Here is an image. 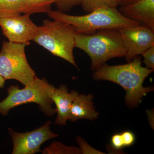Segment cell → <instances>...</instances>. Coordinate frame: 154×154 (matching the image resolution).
I'll return each instance as SVG.
<instances>
[{
  "mask_svg": "<svg viewBox=\"0 0 154 154\" xmlns=\"http://www.w3.org/2000/svg\"><path fill=\"white\" fill-rule=\"evenodd\" d=\"M141 58L136 57L125 64L109 65L106 63L94 71V81H107L119 85L125 92V101L129 108H135L144 97L154 91L152 87H144L145 80L154 70L142 66Z\"/></svg>",
  "mask_w": 154,
  "mask_h": 154,
  "instance_id": "cell-1",
  "label": "cell"
},
{
  "mask_svg": "<svg viewBox=\"0 0 154 154\" xmlns=\"http://www.w3.org/2000/svg\"><path fill=\"white\" fill-rule=\"evenodd\" d=\"M75 39V48L83 51L91 58V68L94 71L111 59L125 55L118 29L99 30L91 34L76 33Z\"/></svg>",
  "mask_w": 154,
  "mask_h": 154,
  "instance_id": "cell-2",
  "label": "cell"
},
{
  "mask_svg": "<svg viewBox=\"0 0 154 154\" xmlns=\"http://www.w3.org/2000/svg\"><path fill=\"white\" fill-rule=\"evenodd\" d=\"M47 15L53 20L72 25L76 33L84 34H93L104 29H118L131 25H141L122 16L117 8L101 7L82 16H72L59 11L51 10Z\"/></svg>",
  "mask_w": 154,
  "mask_h": 154,
  "instance_id": "cell-3",
  "label": "cell"
},
{
  "mask_svg": "<svg viewBox=\"0 0 154 154\" xmlns=\"http://www.w3.org/2000/svg\"><path fill=\"white\" fill-rule=\"evenodd\" d=\"M76 33L72 25L58 20L45 19L38 26L32 41L78 68L74 55Z\"/></svg>",
  "mask_w": 154,
  "mask_h": 154,
  "instance_id": "cell-4",
  "label": "cell"
},
{
  "mask_svg": "<svg viewBox=\"0 0 154 154\" xmlns=\"http://www.w3.org/2000/svg\"><path fill=\"white\" fill-rule=\"evenodd\" d=\"M53 86L45 79L37 76L33 83L20 89L17 85H11L8 89V95L0 102V113L4 116L8 114L9 110L14 107L29 103L38 104L42 112L48 116L57 113L53 108V102L49 96V91Z\"/></svg>",
  "mask_w": 154,
  "mask_h": 154,
  "instance_id": "cell-5",
  "label": "cell"
},
{
  "mask_svg": "<svg viewBox=\"0 0 154 154\" xmlns=\"http://www.w3.org/2000/svg\"><path fill=\"white\" fill-rule=\"evenodd\" d=\"M27 45L4 41L0 51V75L5 79L15 80L30 85L36 76L25 54Z\"/></svg>",
  "mask_w": 154,
  "mask_h": 154,
  "instance_id": "cell-6",
  "label": "cell"
},
{
  "mask_svg": "<svg viewBox=\"0 0 154 154\" xmlns=\"http://www.w3.org/2000/svg\"><path fill=\"white\" fill-rule=\"evenodd\" d=\"M51 122L48 121L40 127L25 133L17 132L9 128V134L13 140V154H34L41 152L42 145L59 135L51 130Z\"/></svg>",
  "mask_w": 154,
  "mask_h": 154,
  "instance_id": "cell-7",
  "label": "cell"
},
{
  "mask_svg": "<svg viewBox=\"0 0 154 154\" xmlns=\"http://www.w3.org/2000/svg\"><path fill=\"white\" fill-rule=\"evenodd\" d=\"M125 49V58L128 63L154 45V32L142 25L118 29Z\"/></svg>",
  "mask_w": 154,
  "mask_h": 154,
  "instance_id": "cell-8",
  "label": "cell"
},
{
  "mask_svg": "<svg viewBox=\"0 0 154 154\" xmlns=\"http://www.w3.org/2000/svg\"><path fill=\"white\" fill-rule=\"evenodd\" d=\"M0 27L9 42L28 45L33 40L38 28L31 20L30 15L22 14L0 19Z\"/></svg>",
  "mask_w": 154,
  "mask_h": 154,
  "instance_id": "cell-9",
  "label": "cell"
},
{
  "mask_svg": "<svg viewBox=\"0 0 154 154\" xmlns=\"http://www.w3.org/2000/svg\"><path fill=\"white\" fill-rule=\"evenodd\" d=\"M117 9L124 17L154 32V0H138L129 5L119 6Z\"/></svg>",
  "mask_w": 154,
  "mask_h": 154,
  "instance_id": "cell-10",
  "label": "cell"
},
{
  "mask_svg": "<svg viewBox=\"0 0 154 154\" xmlns=\"http://www.w3.org/2000/svg\"><path fill=\"white\" fill-rule=\"evenodd\" d=\"M78 94L79 93L75 91L69 93L68 89L64 85H61L58 88L53 85L51 88L49 96L55 103L57 114L55 120L56 125L62 126L66 124L72 103Z\"/></svg>",
  "mask_w": 154,
  "mask_h": 154,
  "instance_id": "cell-11",
  "label": "cell"
},
{
  "mask_svg": "<svg viewBox=\"0 0 154 154\" xmlns=\"http://www.w3.org/2000/svg\"><path fill=\"white\" fill-rule=\"evenodd\" d=\"M93 94H78L72 103L68 120L72 122L79 119L96 120L99 113L94 107Z\"/></svg>",
  "mask_w": 154,
  "mask_h": 154,
  "instance_id": "cell-12",
  "label": "cell"
},
{
  "mask_svg": "<svg viewBox=\"0 0 154 154\" xmlns=\"http://www.w3.org/2000/svg\"><path fill=\"white\" fill-rule=\"evenodd\" d=\"M55 0H21V14L30 15L38 13H46L51 11V6Z\"/></svg>",
  "mask_w": 154,
  "mask_h": 154,
  "instance_id": "cell-13",
  "label": "cell"
},
{
  "mask_svg": "<svg viewBox=\"0 0 154 154\" xmlns=\"http://www.w3.org/2000/svg\"><path fill=\"white\" fill-rule=\"evenodd\" d=\"M21 0H0V19L21 14Z\"/></svg>",
  "mask_w": 154,
  "mask_h": 154,
  "instance_id": "cell-14",
  "label": "cell"
},
{
  "mask_svg": "<svg viewBox=\"0 0 154 154\" xmlns=\"http://www.w3.org/2000/svg\"><path fill=\"white\" fill-rule=\"evenodd\" d=\"M43 154H82L79 147L69 146L60 142L54 141L41 151Z\"/></svg>",
  "mask_w": 154,
  "mask_h": 154,
  "instance_id": "cell-15",
  "label": "cell"
},
{
  "mask_svg": "<svg viewBox=\"0 0 154 154\" xmlns=\"http://www.w3.org/2000/svg\"><path fill=\"white\" fill-rule=\"evenodd\" d=\"M81 5L83 11L89 13L101 7L117 8L118 0H83Z\"/></svg>",
  "mask_w": 154,
  "mask_h": 154,
  "instance_id": "cell-16",
  "label": "cell"
},
{
  "mask_svg": "<svg viewBox=\"0 0 154 154\" xmlns=\"http://www.w3.org/2000/svg\"><path fill=\"white\" fill-rule=\"evenodd\" d=\"M83 0H55V3L58 11L67 12L75 6L81 5Z\"/></svg>",
  "mask_w": 154,
  "mask_h": 154,
  "instance_id": "cell-17",
  "label": "cell"
},
{
  "mask_svg": "<svg viewBox=\"0 0 154 154\" xmlns=\"http://www.w3.org/2000/svg\"><path fill=\"white\" fill-rule=\"evenodd\" d=\"M76 141L79 145L81 151V153L83 154H105V153L100 151L90 146L85 140L80 136L77 137Z\"/></svg>",
  "mask_w": 154,
  "mask_h": 154,
  "instance_id": "cell-18",
  "label": "cell"
},
{
  "mask_svg": "<svg viewBox=\"0 0 154 154\" xmlns=\"http://www.w3.org/2000/svg\"><path fill=\"white\" fill-rule=\"evenodd\" d=\"M146 67L154 70V45L142 54Z\"/></svg>",
  "mask_w": 154,
  "mask_h": 154,
  "instance_id": "cell-19",
  "label": "cell"
},
{
  "mask_svg": "<svg viewBox=\"0 0 154 154\" xmlns=\"http://www.w3.org/2000/svg\"><path fill=\"white\" fill-rule=\"evenodd\" d=\"M110 147L117 152L121 151L125 147L122 142L121 134H116L112 136L111 138Z\"/></svg>",
  "mask_w": 154,
  "mask_h": 154,
  "instance_id": "cell-20",
  "label": "cell"
},
{
  "mask_svg": "<svg viewBox=\"0 0 154 154\" xmlns=\"http://www.w3.org/2000/svg\"><path fill=\"white\" fill-rule=\"evenodd\" d=\"M120 134L125 147L130 146L134 144L136 138L134 133L128 131H125Z\"/></svg>",
  "mask_w": 154,
  "mask_h": 154,
  "instance_id": "cell-21",
  "label": "cell"
},
{
  "mask_svg": "<svg viewBox=\"0 0 154 154\" xmlns=\"http://www.w3.org/2000/svg\"><path fill=\"white\" fill-rule=\"evenodd\" d=\"M138 0H118V7L132 4Z\"/></svg>",
  "mask_w": 154,
  "mask_h": 154,
  "instance_id": "cell-22",
  "label": "cell"
},
{
  "mask_svg": "<svg viewBox=\"0 0 154 154\" xmlns=\"http://www.w3.org/2000/svg\"><path fill=\"white\" fill-rule=\"evenodd\" d=\"M5 81L6 80L0 75V88H4Z\"/></svg>",
  "mask_w": 154,
  "mask_h": 154,
  "instance_id": "cell-23",
  "label": "cell"
}]
</instances>
